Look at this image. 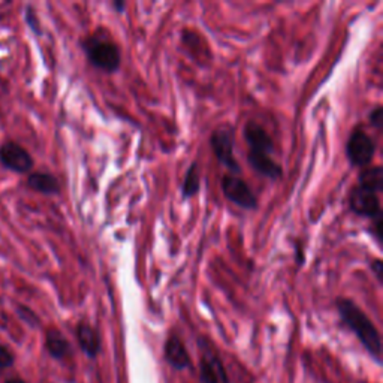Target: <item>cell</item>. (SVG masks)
I'll list each match as a JSON object with an SVG mask.
<instances>
[{
	"instance_id": "6da1fadb",
	"label": "cell",
	"mask_w": 383,
	"mask_h": 383,
	"mask_svg": "<svg viewBox=\"0 0 383 383\" xmlns=\"http://www.w3.org/2000/svg\"><path fill=\"white\" fill-rule=\"evenodd\" d=\"M336 306L343 324L361 341L370 356L382 364V337L372 319L349 298H338Z\"/></svg>"
},
{
	"instance_id": "7a4b0ae2",
	"label": "cell",
	"mask_w": 383,
	"mask_h": 383,
	"mask_svg": "<svg viewBox=\"0 0 383 383\" xmlns=\"http://www.w3.org/2000/svg\"><path fill=\"white\" fill-rule=\"evenodd\" d=\"M83 51L91 66L103 72H115L122 64V55L108 33L95 32L81 41Z\"/></svg>"
},
{
	"instance_id": "3957f363",
	"label": "cell",
	"mask_w": 383,
	"mask_h": 383,
	"mask_svg": "<svg viewBox=\"0 0 383 383\" xmlns=\"http://www.w3.org/2000/svg\"><path fill=\"white\" fill-rule=\"evenodd\" d=\"M211 149L220 165L227 168L231 176H239L241 173V166L234 154V134L228 126L217 127L210 138Z\"/></svg>"
},
{
	"instance_id": "277c9868",
	"label": "cell",
	"mask_w": 383,
	"mask_h": 383,
	"mask_svg": "<svg viewBox=\"0 0 383 383\" xmlns=\"http://www.w3.org/2000/svg\"><path fill=\"white\" fill-rule=\"evenodd\" d=\"M346 154L353 166L367 168L376 154V142L362 127H356L346 142Z\"/></svg>"
},
{
	"instance_id": "5b68a950",
	"label": "cell",
	"mask_w": 383,
	"mask_h": 383,
	"mask_svg": "<svg viewBox=\"0 0 383 383\" xmlns=\"http://www.w3.org/2000/svg\"><path fill=\"white\" fill-rule=\"evenodd\" d=\"M201 349L200 356V377L202 383H231L227 370L219 355L208 345V341L200 338L198 341Z\"/></svg>"
},
{
	"instance_id": "8992f818",
	"label": "cell",
	"mask_w": 383,
	"mask_h": 383,
	"mask_svg": "<svg viewBox=\"0 0 383 383\" xmlns=\"http://www.w3.org/2000/svg\"><path fill=\"white\" fill-rule=\"evenodd\" d=\"M349 205L353 213L361 217H367L372 220L383 217L379 193L370 188L362 186L360 183L356 184L350 192Z\"/></svg>"
},
{
	"instance_id": "52a82bcc",
	"label": "cell",
	"mask_w": 383,
	"mask_h": 383,
	"mask_svg": "<svg viewBox=\"0 0 383 383\" xmlns=\"http://www.w3.org/2000/svg\"><path fill=\"white\" fill-rule=\"evenodd\" d=\"M222 190L224 198L232 204L239 205L244 210H256L258 208V198L250 189L248 184L236 176H224L222 180Z\"/></svg>"
},
{
	"instance_id": "ba28073f",
	"label": "cell",
	"mask_w": 383,
	"mask_h": 383,
	"mask_svg": "<svg viewBox=\"0 0 383 383\" xmlns=\"http://www.w3.org/2000/svg\"><path fill=\"white\" fill-rule=\"evenodd\" d=\"M0 164L18 174H28L35 166L30 153L14 141H6L0 145Z\"/></svg>"
},
{
	"instance_id": "9c48e42d",
	"label": "cell",
	"mask_w": 383,
	"mask_h": 383,
	"mask_svg": "<svg viewBox=\"0 0 383 383\" xmlns=\"http://www.w3.org/2000/svg\"><path fill=\"white\" fill-rule=\"evenodd\" d=\"M244 139L248 145V153L273 154L275 147L268 132L255 120H248L244 126Z\"/></svg>"
},
{
	"instance_id": "30bf717a",
	"label": "cell",
	"mask_w": 383,
	"mask_h": 383,
	"mask_svg": "<svg viewBox=\"0 0 383 383\" xmlns=\"http://www.w3.org/2000/svg\"><path fill=\"white\" fill-rule=\"evenodd\" d=\"M164 356L165 361L174 370H178V372H181V370H188L192 365L190 355L186 346H184L181 338L176 334L166 338L164 346Z\"/></svg>"
},
{
	"instance_id": "8fae6325",
	"label": "cell",
	"mask_w": 383,
	"mask_h": 383,
	"mask_svg": "<svg viewBox=\"0 0 383 383\" xmlns=\"http://www.w3.org/2000/svg\"><path fill=\"white\" fill-rule=\"evenodd\" d=\"M76 338H78V345H80L81 350L88 356L90 360H95L101 353V349H102L101 336L91 325L86 322L78 324Z\"/></svg>"
},
{
	"instance_id": "7c38bea8",
	"label": "cell",
	"mask_w": 383,
	"mask_h": 383,
	"mask_svg": "<svg viewBox=\"0 0 383 383\" xmlns=\"http://www.w3.org/2000/svg\"><path fill=\"white\" fill-rule=\"evenodd\" d=\"M247 161L258 174L267 177L270 180H279L283 176L282 165L279 162H275L271 154L248 153Z\"/></svg>"
},
{
	"instance_id": "4fadbf2b",
	"label": "cell",
	"mask_w": 383,
	"mask_h": 383,
	"mask_svg": "<svg viewBox=\"0 0 383 383\" xmlns=\"http://www.w3.org/2000/svg\"><path fill=\"white\" fill-rule=\"evenodd\" d=\"M45 346L55 360H64L71 353V343L56 328H51L47 331Z\"/></svg>"
},
{
	"instance_id": "5bb4252c",
	"label": "cell",
	"mask_w": 383,
	"mask_h": 383,
	"mask_svg": "<svg viewBox=\"0 0 383 383\" xmlns=\"http://www.w3.org/2000/svg\"><path fill=\"white\" fill-rule=\"evenodd\" d=\"M28 186L35 192L42 195H59L60 183L59 180L50 173H32L28 177Z\"/></svg>"
},
{
	"instance_id": "9a60e30c",
	"label": "cell",
	"mask_w": 383,
	"mask_h": 383,
	"mask_svg": "<svg viewBox=\"0 0 383 383\" xmlns=\"http://www.w3.org/2000/svg\"><path fill=\"white\" fill-rule=\"evenodd\" d=\"M200 189H201L200 168H198V164H192L188 169L186 177H184L183 186H181V195L184 200H190V198L198 195Z\"/></svg>"
},
{
	"instance_id": "2e32d148",
	"label": "cell",
	"mask_w": 383,
	"mask_h": 383,
	"mask_svg": "<svg viewBox=\"0 0 383 383\" xmlns=\"http://www.w3.org/2000/svg\"><path fill=\"white\" fill-rule=\"evenodd\" d=\"M358 183L365 188L380 193L383 190V169L382 166L364 168L360 174Z\"/></svg>"
},
{
	"instance_id": "e0dca14e",
	"label": "cell",
	"mask_w": 383,
	"mask_h": 383,
	"mask_svg": "<svg viewBox=\"0 0 383 383\" xmlns=\"http://www.w3.org/2000/svg\"><path fill=\"white\" fill-rule=\"evenodd\" d=\"M24 16H25V23H28L30 30L33 33H36V35H41L42 33V29H41V24H39L36 11L33 9V6L25 8V14Z\"/></svg>"
},
{
	"instance_id": "ac0fdd59",
	"label": "cell",
	"mask_w": 383,
	"mask_h": 383,
	"mask_svg": "<svg viewBox=\"0 0 383 383\" xmlns=\"http://www.w3.org/2000/svg\"><path fill=\"white\" fill-rule=\"evenodd\" d=\"M17 313L20 318L28 324L30 326H39V318L36 316V313L33 310H30L29 307H25V306H18L17 309Z\"/></svg>"
},
{
	"instance_id": "d6986e66",
	"label": "cell",
	"mask_w": 383,
	"mask_h": 383,
	"mask_svg": "<svg viewBox=\"0 0 383 383\" xmlns=\"http://www.w3.org/2000/svg\"><path fill=\"white\" fill-rule=\"evenodd\" d=\"M14 361H16L14 353L11 352V349L8 346L0 343V368H8L14 364Z\"/></svg>"
},
{
	"instance_id": "ffe728a7",
	"label": "cell",
	"mask_w": 383,
	"mask_h": 383,
	"mask_svg": "<svg viewBox=\"0 0 383 383\" xmlns=\"http://www.w3.org/2000/svg\"><path fill=\"white\" fill-rule=\"evenodd\" d=\"M368 118H370V125L380 130L382 123H383V110H382V107H376L372 113H370Z\"/></svg>"
},
{
	"instance_id": "44dd1931",
	"label": "cell",
	"mask_w": 383,
	"mask_h": 383,
	"mask_svg": "<svg viewBox=\"0 0 383 383\" xmlns=\"http://www.w3.org/2000/svg\"><path fill=\"white\" fill-rule=\"evenodd\" d=\"M372 270L375 271V275L377 277V280L382 282V275H383V263L380 259H375L372 263Z\"/></svg>"
},
{
	"instance_id": "7402d4cb",
	"label": "cell",
	"mask_w": 383,
	"mask_h": 383,
	"mask_svg": "<svg viewBox=\"0 0 383 383\" xmlns=\"http://www.w3.org/2000/svg\"><path fill=\"white\" fill-rule=\"evenodd\" d=\"M113 6L115 8L117 12H123L125 8H126V4H125V2H120V0H117V2L113 4Z\"/></svg>"
},
{
	"instance_id": "603a6c76",
	"label": "cell",
	"mask_w": 383,
	"mask_h": 383,
	"mask_svg": "<svg viewBox=\"0 0 383 383\" xmlns=\"http://www.w3.org/2000/svg\"><path fill=\"white\" fill-rule=\"evenodd\" d=\"M6 383H25V382L21 379H9V380H6Z\"/></svg>"
}]
</instances>
